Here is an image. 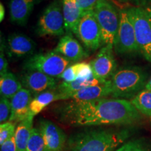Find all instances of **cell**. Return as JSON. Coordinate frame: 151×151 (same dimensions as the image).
Returning <instances> with one entry per match:
<instances>
[{
  "label": "cell",
  "instance_id": "9c48e42d",
  "mask_svg": "<svg viewBox=\"0 0 151 151\" xmlns=\"http://www.w3.org/2000/svg\"><path fill=\"white\" fill-rule=\"evenodd\" d=\"M76 37L88 50H97L103 45L99 23L94 16V11L84 13L77 29Z\"/></svg>",
  "mask_w": 151,
  "mask_h": 151
},
{
  "label": "cell",
  "instance_id": "e0dca14e",
  "mask_svg": "<svg viewBox=\"0 0 151 151\" xmlns=\"http://www.w3.org/2000/svg\"><path fill=\"white\" fill-rule=\"evenodd\" d=\"M111 95L110 81L108 80L104 84L90 86L78 91L66 95V99H71L76 101H92L101 98H106Z\"/></svg>",
  "mask_w": 151,
  "mask_h": 151
},
{
  "label": "cell",
  "instance_id": "83f0119b",
  "mask_svg": "<svg viewBox=\"0 0 151 151\" xmlns=\"http://www.w3.org/2000/svg\"><path fill=\"white\" fill-rule=\"evenodd\" d=\"M116 151H151L141 141H131L126 143Z\"/></svg>",
  "mask_w": 151,
  "mask_h": 151
},
{
  "label": "cell",
  "instance_id": "f546056e",
  "mask_svg": "<svg viewBox=\"0 0 151 151\" xmlns=\"http://www.w3.org/2000/svg\"><path fill=\"white\" fill-rule=\"evenodd\" d=\"M78 6L84 12L88 11H94L99 0H75Z\"/></svg>",
  "mask_w": 151,
  "mask_h": 151
},
{
  "label": "cell",
  "instance_id": "3957f363",
  "mask_svg": "<svg viewBox=\"0 0 151 151\" xmlns=\"http://www.w3.org/2000/svg\"><path fill=\"white\" fill-rule=\"evenodd\" d=\"M125 137L124 132L92 130L76 136L70 151H112L122 143Z\"/></svg>",
  "mask_w": 151,
  "mask_h": 151
},
{
  "label": "cell",
  "instance_id": "7a4b0ae2",
  "mask_svg": "<svg viewBox=\"0 0 151 151\" xmlns=\"http://www.w3.org/2000/svg\"><path fill=\"white\" fill-rule=\"evenodd\" d=\"M147 78V73L139 67L120 68L109 79L111 96L117 99L134 97L146 87Z\"/></svg>",
  "mask_w": 151,
  "mask_h": 151
},
{
  "label": "cell",
  "instance_id": "d6a6232c",
  "mask_svg": "<svg viewBox=\"0 0 151 151\" xmlns=\"http://www.w3.org/2000/svg\"><path fill=\"white\" fill-rule=\"evenodd\" d=\"M5 16V9L2 4H0V22H2Z\"/></svg>",
  "mask_w": 151,
  "mask_h": 151
},
{
  "label": "cell",
  "instance_id": "ba28073f",
  "mask_svg": "<svg viewBox=\"0 0 151 151\" xmlns=\"http://www.w3.org/2000/svg\"><path fill=\"white\" fill-rule=\"evenodd\" d=\"M120 21L113 42L115 52L119 55L133 53L140 51L136 39L135 31L126 9L119 11Z\"/></svg>",
  "mask_w": 151,
  "mask_h": 151
},
{
  "label": "cell",
  "instance_id": "277c9868",
  "mask_svg": "<svg viewBox=\"0 0 151 151\" xmlns=\"http://www.w3.org/2000/svg\"><path fill=\"white\" fill-rule=\"evenodd\" d=\"M73 62L55 50L40 52L31 56L24 64L25 70H35L52 78H58Z\"/></svg>",
  "mask_w": 151,
  "mask_h": 151
},
{
  "label": "cell",
  "instance_id": "d6986e66",
  "mask_svg": "<svg viewBox=\"0 0 151 151\" xmlns=\"http://www.w3.org/2000/svg\"><path fill=\"white\" fill-rule=\"evenodd\" d=\"M107 81L97 78L94 76V75H92L88 78H77L72 82H62L58 85L56 90L62 94L63 100H66L65 97L67 94L78 91L87 87L104 84Z\"/></svg>",
  "mask_w": 151,
  "mask_h": 151
},
{
  "label": "cell",
  "instance_id": "ac0fdd59",
  "mask_svg": "<svg viewBox=\"0 0 151 151\" xmlns=\"http://www.w3.org/2000/svg\"><path fill=\"white\" fill-rule=\"evenodd\" d=\"M37 0H11L9 3L10 19L13 23L24 25Z\"/></svg>",
  "mask_w": 151,
  "mask_h": 151
},
{
  "label": "cell",
  "instance_id": "8992f818",
  "mask_svg": "<svg viewBox=\"0 0 151 151\" xmlns=\"http://www.w3.org/2000/svg\"><path fill=\"white\" fill-rule=\"evenodd\" d=\"M126 10L134 28L140 52L146 60L151 62V28L146 9L132 6Z\"/></svg>",
  "mask_w": 151,
  "mask_h": 151
},
{
  "label": "cell",
  "instance_id": "836d02e7",
  "mask_svg": "<svg viewBox=\"0 0 151 151\" xmlns=\"http://www.w3.org/2000/svg\"><path fill=\"white\" fill-rule=\"evenodd\" d=\"M145 9H146L147 14H148V20H149V22H150V25L151 28V5L148 6H146Z\"/></svg>",
  "mask_w": 151,
  "mask_h": 151
},
{
  "label": "cell",
  "instance_id": "5bb4252c",
  "mask_svg": "<svg viewBox=\"0 0 151 151\" xmlns=\"http://www.w3.org/2000/svg\"><path fill=\"white\" fill-rule=\"evenodd\" d=\"M6 48L10 56L23 58L33 55L36 49V43L27 36L14 33L8 37Z\"/></svg>",
  "mask_w": 151,
  "mask_h": 151
},
{
  "label": "cell",
  "instance_id": "4dcf8cb0",
  "mask_svg": "<svg viewBox=\"0 0 151 151\" xmlns=\"http://www.w3.org/2000/svg\"><path fill=\"white\" fill-rule=\"evenodd\" d=\"M1 151H18L14 137L1 145Z\"/></svg>",
  "mask_w": 151,
  "mask_h": 151
},
{
  "label": "cell",
  "instance_id": "4fadbf2b",
  "mask_svg": "<svg viewBox=\"0 0 151 151\" xmlns=\"http://www.w3.org/2000/svg\"><path fill=\"white\" fill-rule=\"evenodd\" d=\"M54 50L73 63L88 57V53L83 47L71 33H67L64 35L60 39Z\"/></svg>",
  "mask_w": 151,
  "mask_h": 151
},
{
  "label": "cell",
  "instance_id": "7c38bea8",
  "mask_svg": "<svg viewBox=\"0 0 151 151\" xmlns=\"http://www.w3.org/2000/svg\"><path fill=\"white\" fill-rule=\"evenodd\" d=\"M39 129L43 137L46 151H62L66 135L62 129L50 120H41Z\"/></svg>",
  "mask_w": 151,
  "mask_h": 151
},
{
  "label": "cell",
  "instance_id": "52a82bcc",
  "mask_svg": "<svg viewBox=\"0 0 151 151\" xmlns=\"http://www.w3.org/2000/svg\"><path fill=\"white\" fill-rule=\"evenodd\" d=\"M66 32L62 1L55 0L49 4L39 19L36 33L39 37L62 36Z\"/></svg>",
  "mask_w": 151,
  "mask_h": 151
},
{
  "label": "cell",
  "instance_id": "9a60e30c",
  "mask_svg": "<svg viewBox=\"0 0 151 151\" xmlns=\"http://www.w3.org/2000/svg\"><path fill=\"white\" fill-rule=\"evenodd\" d=\"M31 92L26 88H22L11 99V115L9 122H21L30 115Z\"/></svg>",
  "mask_w": 151,
  "mask_h": 151
},
{
  "label": "cell",
  "instance_id": "d4e9b609",
  "mask_svg": "<svg viewBox=\"0 0 151 151\" xmlns=\"http://www.w3.org/2000/svg\"><path fill=\"white\" fill-rule=\"evenodd\" d=\"M81 65H82V62H77L69 66L60 75L59 78L62 79L64 82H72L76 81L78 78Z\"/></svg>",
  "mask_w": 151,
  "mask_h": 151
},
{
  "label": "cell",
  "instance_id": "2e32d148",
  "mask_svg": "<svg viewBox=\"0 0 151 151\" xmlns=\"http://www.w3.org/2000/svg\"><path fill=\"white\" fill-rule=\"evenodd\" d=\"M62 4L66 33H71L76 36L79 22L85 12L75 0H62Z\"/></svg>",
  "mask_w": 151,
  "mask_h": 151
},
{
  "label": "cell",
  "instance_id": "6da1fadb",
  "mask_svg": "<svg viewBox=\"0 0 151 151\" xmlns=\"http://www.w3.org/2000/svg\"><path fill=\"white\" fill-rule=\"evenodd\" d=\"M62 121L76 126L131 124L141 119L140 113L131 101L117 98L92 101H73L60 110Z\"/></svg>",
  "mask_w": 151,
  "mask_h": 151
},
{
  "label": "cell",
  "instance_id": "1f68e13d",
  "mask_svg": "<svg viewBox=\"0 0 151 151\" xmlns=\"http://www.w3.org/2000/svg\"><path fill=\"white\" fill-rule=\"evenodd\" d=\"M134 6L144 7L148 6L151 4V0H129Z\"/></svg>",
  "mask_w": 151,
  "mask_h": 151
},
{
  "label": "cell",
  "instance_id": "484cf974",
  "mask_svg": "<svg viewBox=\"0 0 151 151\" xmlns=\"http://www.w3.org/2000/svg\"><path fill=\"white\" fill-rule=\"evenodd\" d=\"M16 124L14 122H6L0 125V144H3L11 138L14 137L16 132Z\"/></svg>",
  "mask_w": 151,
  "mask_h": 151
},
{
  "label": "cell",
  "instance_id": "8d00e7d4",
  "mask_svg": "<svg viewBox=\"0 0 151 151\" xmlns=\"http://www.w3.org/2000/svg\"><path fill=\"white\" fill-rule=\"evenodd\" d=\"M26 151H27V150H26Z\"/></svg>",
  "mask_w": 151,
  "mask_h": 151
},
{
  "label": "cell",
  "instance_id": "5b68a950",
  "mask_svg": "<svg viewBox=\"0 0 151 151\" xmlns=\"http://www.w3.org/2000/svg\"><path fill=\"white\" fill-rule=\"evenodd\" d=\"M94 13L101 29L103 45H113L120 21V14L116 6L109 0H99Z\"/></svg>",
  "mask_w": 151,
  "mask_h": 151
},
{
  "label": "cell",
  "instance_id": "8fae6325",
  "mask_svg": "<svg viewBox=\"0 0 151 151\" xmlns=\"http://www.w3.org/2000/svg\"><path fill=\"white\" fill-rule=\"evenodd\" d=\"M21 83L26 89L36 95L58 87L55 78L35 70H26L21 76Z\"/></svg>",
  "mask_w": 151,
  "mask_h": 151
},
{
  "label": "cell",
  "instance_id": "44dd1931",
  "mask_svg": "<svg viewBox=\"0 0 151 151\" xmlns=\"http://www.w3.org/2000/svg\"><path fill=\"white\" fill-rule=\"evenodd\" d=\"M33 119L34 117L29 115L20 122L16 127L14 137L18 151H26L28 141L33 129Z\"/></svg>",
  "mask_w": 151,
  "mask_h": 151
},
{
  "label": "cell",
  "instance_id": "7402d4cb",
  "mask_svg": "<svg viewBox=\"0 0 151 151\" xmlns=\"http://www.w3.org/2000/svg\"><path fill=\"white\" fill-rule=\"evenodd\" d=\"M22 88L21 82H20L14 73L8 72L0 77L1 96L11 99Z\"/></svg>",
  "mask_w": 151,
  "mask_h": 151
},
{
  "label": "cell",
  "instance_id": "603a6c76",
  "mask_svg": "<svg viewBox=\"0 0 151 151\" xmlns=\"http://www.w3.org/2000/svg\"><path fill=\"white\" fill-rule=\"evenodd\" d=\"M131 102L139 113L151 117V90H141L132 98Z\"/></svg>",
  "mask_w": 151,
  "mask_h": 151
},
{
  "label": "cell",
  "instance_id": "e575fe53",
  "mask_svg": "<svg viewBox=\"0 0 151 151\" xmlns=\"http://www.w3.org/2000/svg\"><path fill=\"white\" fill-rule=\"evenodd\" d=\"M145 89L151 90V77H150V78L149 79V81H148V82H147L146 87H145Z\"/></svg>",
  "mask_w": 151,
  "mask_h": 151
},
{
  "label": "cell",
  "instance_id": "4316f807",
  "mask_svg": "<svg viewBox=\"0 0 151 151\" xmlns=\"http://www.w3.org/2000/svg\"><path fill=\"white\" fill-rule=\"evenodd\" d=\"M11 115V101L7 98L1 96L0 99V122L1 124L9 121Z\"/></svg>",
  "mask_w": 151,
  "mask_h": 151
},
{
  "label": "cell",
  "instance_id": "f1b7e54d",
  "mask_svg": "<svg viewBox=\"0 0 151 151\" xmlns=\"http://www.w3.org/2000/svg\"><path fill=\"white\" fill-rule=\"evenodd\" d=\"M6 43L2 37L1 38V49H0V75L3 76L8 73V61L5 56Z\"/></svg>",
  "mask_w": 151,
  "mask_h": 151
},
{
  "label": "cell",
  "instance_id": "cb8c5ba5",
  "mask_svg": "<svg viewBox=\"0 0 151 151\" xmlns=\"http://www.w3.org/2000/svg\"><path fill=\"white\" fill-rule=\"evenodd\" d=\"M27 151H46L43 137L39 129L33 128L27 146Z\"/></svg>",
  "mask_w": 151,
  "mask_h": 151
},
{
  "label": "cell",
  "instance_id": "ffe728a7",
  "mask_svg": "<svg viewBox=\"0 0 151 151\" xmlns=\"http://www.w3.org/2000/svg\"><path fill=\"white\" fill-rule=\"evenodd\" d=\"M58 100H63V97L56 89L37 94L30 104V116L35 117L50 103Z\"/></svg>",
  "mask_w": 151,
  "mask_h": 151
},
{
  "label": "cell",
  "instance_id": "30bf717a",
  "mask_svg": "<svg viewBox=\"0 0 151 151\" xmlns=\"http://www.w3.org/2000/svg\"><path fill=\"white\" fill-rule=\"evenodd\" d=\"M90 65L95 78L109 80L117 70V62L113 55V45L104 46L97 56L90 62Z\"/></svg>",
  "mask_w": 151,
  "mask_h": 151
},
{
  "label": "cell",
  "instance_id": "d590c367",
  "mask_svg": "<svg viewBox=\"0 0 151 151\" xmlns=\"http://www.w3.org/2000/svg\"><path fill=\"white\" fill-rule=\"evenodd\" d=\"M117 1H118V2H121V3H127L128 1H129V0H116Z\"/></svg>",
  "mask_w": 151,
  "mask_h": 151
}]
</instances>
